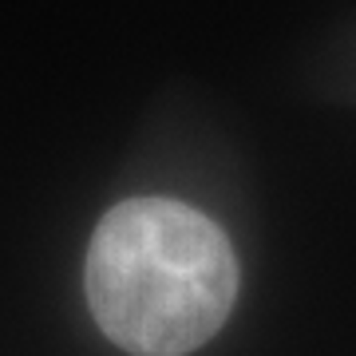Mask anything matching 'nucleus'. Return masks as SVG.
I'll list each match as a JSON object with an SVG mask.
<instances>
[{"instance_id": "f257e3e1", "label": "nucleus", "mask_w": 356, "mask_h": 356, "mask_svg": "<svg viewBox=\"0 0 356 356\" xmlns=\"http://www.w3.org/2000/svg\"><path fill=\"white\" fill-rule=\"evenodd\" d=\"M88 305L107 341L135 356H186L238 301V257L214 218L175 198H127L88 245Z\"/></svg>"}]
</instances>
